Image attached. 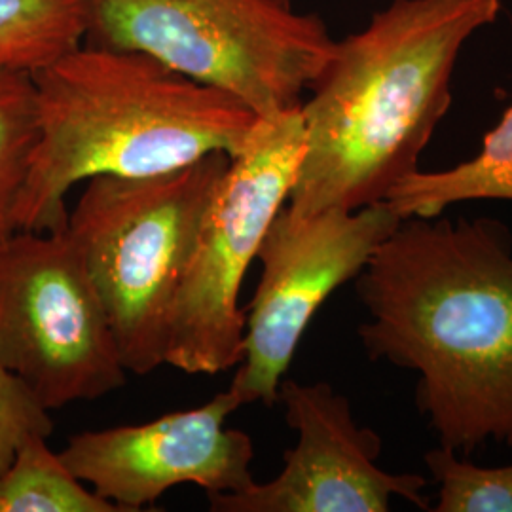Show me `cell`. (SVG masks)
I'll return each instance as SVG.
<instances>
[{"label": "cell", "instance_id": "15", "mask_svg": "<svg viewBox=\"0 0 512 512\" xmlns=\"http://www.w3.org/2000/svg\"><path fill=\"white\" fill-rule=\"evenodd\" d=\"M425 463L439 482L437 512H512V463L478 467L444 446L427 452Z\"/></svg>", "mask_w": 512, "mask_h": 512}, {"label": "cell", "instance_id": "10", "mask_svg": "<svg viewBox=\"0 0 512 512\" xmlns=\"http://www.w3.org/2000/svg\"><path fill=\"white\" fill-rule=\"evenodd\" d=\"M239 406L226 389L198 408L147 423L80 431L59 456L124 512L145 511L183 484L200 486L205 494H234L255 482L253 439L226 425Z\"/></svg>", "mask_w": 512, "mask_h": 512}, {"label": "cell", "instance_id": "4", "mask_svg": "<svg viewBox=\"0 0 512 512\" xmlns=\"http://www.w3.org/2000/svg\"><path fill=\"white\" fill-rule=\"evenodd\" d=\"M230 156L150 175L86 181L65 226L109 317L126 370L165 365L173 302Z\"/></svg>", "mask_w": 512, "mask_h": 512}, {"label": "cell", "instance_id": "8", "mask_svg": "<svg viewBox=\"0 0 512 512\" xmlns=\"http://www.w3.org/2000/svg\"><path fill=\"white\" fill-rule=\"evenodd\" d=\"M401 220L385 202L310 215L285 205L277 213L256 255L262 274L245 310L243 359L228 387L241 406L277 403L279 385L315 313L365 270Z\"/></svg>", "mask_w": 512, "mask_h": 512}, {"label": "cell", "instance_id": "12", "mask_svg": "<svg viewBox=\"0 0 512 512\" xmlns=\"http://www.w3.org/2000/svg\"><path fill=\"white\" fill-rule=\"evenodd\" d=\"M0 512L124 511L74 475L48 437L33 435L0 473Z\"/></svg>", "mask_w": 512, "mask_h": 512}, {"label": "cell", "instance_id": "13", "mask_svg": "<svg viewBox=\"0 0 512 512\" xmlns=\"http://www.w3.org/2000/svg\"><path fill=\"white\" fill-rule=\"evenodd\" d=\"M84 40V0H0V69L35 73Z\"/></svg>", "mask_w": 512, "mask_h": 512}, {"label": "cell", "instance_id": "2", "mask_svg": "<svg viewBox=\"0 0 512 512\" xmlns=\"http://www.w3.org/2000/svg\"><path fill=\"white\" fill-rule=\"evenodd\" d=\"M499 10V0H395L365 31L336 42L300 107L306 152L289 209L355 211L385 202L416 173L452 105L463 44Z\"/></svg>", "mask_w": 512, "mask_h": 512}, {"label": "cell", "instance_id": "7", "mask_svg": "<svg viewBox=\"0 0 512 512\" xmlns=\"http://www.w3.org/2000/svg\"><path fill=\"white\" fill-rule=\"evenodd\" d=\"M0 365L50 412L97 401L128 380L107 311L65 230H16L0 241Z\"/></svg>", "mask_w": 512, "mask_h": 512}, {"label": "cell", "instance_id": "14", "mask_svg": "<svg viewBox=\"0 0 512 512\" xmlns=\"http://www.w3.org/2000/svg\"><path fill=\"white\" fill-rule=\"evenodd\" d=\"M37 139L33 74L0 69V241L18 230L16 211Z\"/></svg>", "mask_w": 512, "mask_h": 512}, {"label": "cell", "instance_id": "9", "mask_svg": "<svg viewBox=\"0 0 512 512\" xmlns=\"http://www.w3.org/2000/svg\"><path fill=\"white\" fill-rule=\"evenodd\" d=\"M277 403L298 435L285 467L266 484L234 494H207L213 512H385L401 497L429 509L427 480L378 467L382 439L357 425L351 404L327 382L279 385Z\"/></svg>", "mask_w": 512, "mask_h": 512}, {"label": "cell", "instance_id": "16", "mask_svg": "<svg viewBox=\"0 0 512 512\" xmlns=\"http://www.w3.org/2000/svg\"><path fill=\"white\" fill-rule=\"evenodd\" d=\"M54 433L50 410L38 403L31 389L0 365V473L10 465L19 446L33 437Z\"/></svg>", "mask_w": 512, "mask_h": 512}, {"label": "cell", "instance_id": "5", "mask_svg": "<svg viewBox=\"0 0 512 512\" xmlns=\"http://www.w3.org/2000/svg\"><path fill=\"white\" fill-rule=\"evenodd\" d=\"M86 44L141 52L256 116L300 107L336 40L289 0H84Z\"/></svg>", "mask_w": 512, "mask_h": 512}, {"label": "cell", "instance_id": "6", "mask_svg": "<svg viewBox=\"0 0 512 512\" xmlns=\"http://www.w3.org/2000/svg\"><path fill=\"white\" fill-rule=\"evenodd\" d=\"M300 107L258 116L247 143L230 158L173 302L165 365L215 376L241 363L245 310L239 293L300 173L306 152Z\"/></svg>", "mask_w": 512, "mask_h": 512}, {"label": "cell", "instance_id": "1", "mask_svg": "<svg viewBox=\"0 0 512 512\" xmlns=\"http://www.w3.org/2000/svg\"><path fill=\"white\" fill-rule=\"evenodd\" d=\"M370 359L418 374L440 446H512V234L499 220H401L355 277Z\"/></svg>", "mask_w": 512, "mask_h": 512}, {"label": "cell", "instance_id": "3", "mask_svg": "<svg viewBox=\"0 0 512 512\" xmlns=\"http://www.w3.org/2000/svg\"><path fill=\"white\" fill-rule=\"evenodd\" d=\"M33 74L38 139L18 230L63 232L67 194L93 177H150L234 158L258 116L141 52L80 44Z\"/></svg>", "mask_w": 512, "mask_h": 512}, {"label": "cell", "instance_id": "11", "mask_svg": "<svg viewBox=\"0 0 512 512\" xmlns=\"http://www.w3.org/2000/svg\"><path fill=\"white\" fill-rule=\"evenodd\" d=\"M476 200L512 202V105L469 162L444 171H416L385 198L401 219L440 217L450 205Z\"/></svg>", "mask_w": 512, "mask_h": 512}]
</instances>
